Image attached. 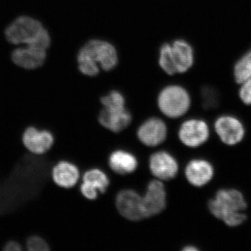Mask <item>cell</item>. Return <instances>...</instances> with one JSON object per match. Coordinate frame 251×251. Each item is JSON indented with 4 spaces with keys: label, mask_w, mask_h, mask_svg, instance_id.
I'll use <instances>...</instances> for the list:
<instances>
[{
    "label": "cell",
    "mask_w": 251,
    "mask_h": 251,
    "mask_svg": "<svg viewBox=\"0 0 251 251\" xmlns=\"http://www.w3.org/2000/svg\"><path fill=\"white\" fill-rule=\"evenodd\" d=\"M214 129L220 139L227 145H236L244 139L245 128L242 122L232 115H222L216 119Z\"/></svg>",
    "instance_id": "cell-8"
},
{
    "label": "cell",
    "mask_w": 251,
    "mask_h": 251,
    "mask_svg": "<svg viewBox=\"0 0 251 251\" xmlns=\"http://www.w3.org/2000/svg\"><path fill=\"white\" fill-rule=\"evenodd\" d=\"M110 169L116 174L125 175L134 173L138 166V160L133 153L125 150H115L108 158Z\"/></svg>",
    "instance_id": "cell-17"
},
{
    "label": "cell",
    "mask_w": 251,
    "mask_h": 251,
    "mask_svg": "<svg viewBox=\"0 0 251 251\" xmlns=\"http://www.w3.org/2000/svg\"><path fill=\"white\" fill-rule=\"evenodd\" d=\"M82 182L90 185L99 193H101L106 192L110 185V180L108 176L98 168H93L85 172L82 177Z\"/></svg>",
    "instance_id": "cell-18"
},
{
    "label": "cell",
    "mask_w": 251,
    "mask_h": 251,
    "mask_svg": "<svg viewBox=\"0 0 251 251\" xmlns=\"http://www.w3.org/2000/svg\"><path fill=\"white\" fill-rule=\"evenodd\" d=\"M103 108L99 115L100 125L113 133H120L131 123L132 116L125 107V99L113 90L100 99Z\"/></svg>",
    "instance_id": "cell-3"
},
{
    "label": "cell",
    "mask_w": 251,
    "mask_h": 251,
    "mask_svg": "<svg viewBox=\"0 0 251 251\" xmlns=\"http://www.w3.org/2000/svg\"><path fill=\"white\" fill-rule=\"evenodd\" d=\"M168 129L165 122L159 118L152 117L146 120L137 131L138 139L148 147H156L166 140Z\"/></svg>",
    "instance_id": "cell-13"
},
{
    "label": "cell",
    "mask_w": 251,
    "mask_h": 251,
    "mask_svg": "<svg viewBox=\"0 0 251 251\" xmlns=\"http://www.w3.org/2000/svg\"><path fill=\"white\" fill-rule=\"evenodd\" d=\"M80 191L82 196L87 200L94 201L99 196V191L96 188L92 187L90 185L82 182L80 186Z\"/></svg>",
    "instance_id": "cell-24"
},
{
    "label": "cell",
    "mask_w": 251,
    "mask_h": 251,
    "mask_svg": "<svg viewBox=\"0 0 251 251\" xmlns=\"http://www.w3.org/2000/svg\"><path fill=\"white\" fill-rule=\"evenodd\" d=\"M241 85L239 98L245 105H251V77L243 82Z\"/></svg>",
    "instance_id": "cell-22"
},
{
    "label": "cell",
    "mask_w": 251,
    "mask_h": 251,
    "mask_svg": "<svg viewBox=\"0 0 251 251\" xmlns=\"http://www.w3.org/2000/svg\"><path fill=\"white\" fill-rule=\"evenodd\" d=\"M21 140L28 153L36 156H44L53 148L55 136L47 128L30 125L23 130Z\"/></svg>",
    "instance_id": "cell-5"
},
{
    "label": "cell",
    "mask_w": 251,
    "mask_h": 251,
    "mask_svg": "<svg viewBox=\"0 0 251 251\" xmlns=\"http://www.w3.org/2000/svg\"><path fill=\"white\" fill-rule=\"evenodd\" d=\"M209 137L207 124L202 120L191 119L180 126L179 138L188 148H196L206 143Z\"/></svg>",
    "instance_id": "cell-10"
},
{
    "label": "cell",
    "mask_w": 251,
    "mask_h": 251,
    "mask_svg": "<svg viewBox=\"0 0 251 251\" xmlns=\"http://www.w3.org/2000/svg\"><path fill=\"white\" fill-rule=\"evenodd\" d=\"M115 202L119 213L126 219L139 221L145 219L143 196L134 190H122L117 195Z\"/></svg>",
    "instance_id": "cell-7"
},
{
    "label": "cell",
    "mask_w": 251,
    "mask_h": 251,
    "mask_svg": "<svg viewBox=\"0 0 251 251\" xmlns=\"http://www.w3.org/2000/svg\"><path fill=\"white\" fill-rule=\"evenodd\" d=\"M158 108L169 118L183 116L191 107V99L188 91L178 85L166 86L158 94L157 99Z\"/></svg>",
    "instance_id": "cell-4"
},
{
    "label": "cell",
    "mask_w": 251,
    "mask_h": 251,
    "mask_svg": "<svg viewBox=\"0 0 251 251\" xmlns=\"http://www.w3.org/2000/svg\"><path fill=\"white\" fill-rule=\"evenodd\" d=\"M44 29L39 21L27 16H21L6 28L5 36L11 44L31 46Z\"/></svg>",
    "instance_id": "cell-6"
},
{
    "label": "cell",
    "mask_w": 251,
    "mask_h": 251,
    "mask_svg": "<svg viewBox=\"0 0 251 251\" xmlns=\"http://www.w3.org/2000/svg\"><path fill=\"white\" fill-rule=\"evenodd\" d=\"M25 251L24 245L22 243L15 239H10L5 243L1 251Z\"/></svg>",
    "instance_id": "cell-25"
},
{
    "label": "cell",
    "mask_w": 251,
    "mask_h": 251,
    "mask_svg": "<svg viewBox=\"0 0 251 251\" xmlns=\"http://www.w3.org/2000/svg\"><path fill=\"white\" fill-rule=\"evenodd\" d=\"M171 44L172 58L176 74L188 72L194 64L195 54L192 46L183 39H177Z\"/></svg>",
    "instance_id": "cell-15"
},
{
    "label": "cell",
    "mask_w": 251,
    "mask_h": 251,
    "mask_svg": "<svg viewBox=\"0 0 251 251\" xmlns=\"http://www.w3.org/2000/svg\"><path fill=\"white\" fill-rule=\"evenodd\" d=\"M234 75L237 83H242L251 77V49L241 57L234 67Z\"/></svg>",
    "instance_id": "cell-19"
},
{
    "label": "cell",
    "mask_w": 251,
    "mask_h": 251,
    "mask_svg": "<svg viewBox=\"0 0 251 251\" xmlns=\"http://www.w3.org/2000/svg\"><path fill=\"white\" fill-rule=\"evenodd\" d=\"M247 206L244 195L233 188L219 190L215 197L208 202L211 214L229 227H237L247 221V216L244 211Z\"/></svg>",
    "instance_id": "cell-2"
},
{
    "label": "cell",
    "mask_w": 251,
    "mask_h": 251,
    "mask_svg": "<svg viewBox=\"0 0 251 251\" xmlns=\"http://www.w3.org/2000/svg\"><path fill=\"white\" fill-rule=\"evenodd\" d=\"M25 251H51L49 242L45 238L38 234H32L25 239L24 242Z\"/></svg>",
    "instance_id": "cell-21"
},
{
    "label": "cell",
    "mask_w": 251,
    "mask_h": 251,
    "mask_svg": "<svg viewBox=\"0 0 251 251\" xmlns=\"http://www.w3.org/2000/svg\"><path fill=\"white\" fill-rule=\"evenodd\" d=\"M149 165L151 174L160 181L174 179L179 171V166L175 157L164 151L153 153L150 156Z\"/></svg>",
    "instance_id": "cell-12"
},
{
    "label": "cell",
    "mask_w": 251,
    "mask_h": 251,
    "mask_svg": "<svg viewBox=\"0 0 251 251\" xmlns=\"http://www.w3.org/2000/svg\"><path fill=\"white\" fill-rule=\"evenodd\" d=\"M50 176L57 187L69 190L76 186L80 179V173L79 168L73 162L60 160L51 167Z\"/></svg>",
    "instance_id": "cell-9"
},
{
    "label": "cell",
    "mask_w": 251,
    "mask_h": 251,
    "mask_svg": "<svg viewBox=\"0 0 251 251\" xmlns=\"http://www.w3.org/2000/svg\"><path fill=\"white\" fill-rule=\"evenodd\" d=\"M212 164L206 160L193 159L188 162L185 169V176L188 182L196 187L205 186L214 177Z\"/></svg>",
    "instance_id": "cell-14"
},
{
    "label": "cell",
    "mask_w": 251,
    "mask_h": 251,
    "mask_svg": "<svg viewBox=\"0 0 251 251\" xmlns=\"http://www.w3.org/2000/svg\"><path fill=\"white\" fill-rule=\"evenodd\" d=\"M183 251H197L198 249L197 248L193 247V246H188V247H184L183 249Z\"/></svg>",
    "instance_id": "cell-26"
},
{
    "label": "cell",
    "mask_w": 251,
    "mask_h": 251,
    "mask_svg": "<svg viewBox=\"0 0 251 251\" xmlns=\"http://www.w3.org/2000/svg\"><path fill=\"white\" fill-rule=\"evenodd\" d=\"M204 106L206 109L214 108L218 105V97L211 89L206 88L202 92Z\"/></svg>",
    "instance_id": "cell-23"
},
{
    "label": "cell",
    "mask_w": 251,
    "mask_h": 251,
    "mask_svg": "<svg viewBox=\"0 0 251 251\" xmlns=\"http://www.w3.org/2000/svg\"><path fill=\"white\" fill-rule=\"evenodd\" d=\"M117 63L118 54L115 46L100 39L89 41L77 54L79 70L87 76H96L100 69L105 72L112 70Z\"/></svg>",
    "instance_id": "cell-1"
},
{
    "label": "cell",
    "mask_w": 251,
    "mask_h": 251,
    "mask_svg": "<svg viewBox=\"0 0 251 251\" xmlns=\"http://www.w3.org/2000/svg\"><path fill=\"white\" fill-rule=\"evenodd\" d=\"M158 63H159L160 67L168 75H173L176 74L173 58H172L171 44L168 43L161 46V49L159 50Z\"/></svg>",
    "instance_id": "cell-20"
},
{
    "label": "cell",
    "mask_w": 251,
    "mask_h": 251,
    "mask_svg": "<svg viewBox=\"0 0 251 251\" xmlns=\"http://www.w3.org/2000/svg\"><path fill=\"white\" fill-rule=\"evenodd\" d=\"M45 50L28 46L15 50L11 54L13 62L26 69H34L41 67L45 62Z\"/></svg>",
    "instance_id": "cell-16"
},
{
    "label": "cell",
    "mask_w": 251,
    "mask_h": 251,
    "mask_svg": "<svg viewBox=\"0 0 251 251\" xmlns=\"http://www.w3.org/2000/svg\"><path fill=\"white\" fill-rule=\"evenodd\" d=\"M145 219L161 214L167 204V195L164 185L160 180L150 181L143 197Z\"/></svg>",
    "instance_id": "cell-11"
}]
</instances>
